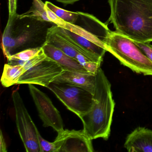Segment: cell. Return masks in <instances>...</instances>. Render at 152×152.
I'll return each mask as SVG.
<instances>
[{
  "mask_svg": "<svg viewBox=\"0 0 152 152\" xmlns=\"http://www.w3.org/2000/svg\"><path fill=\"white\" fill-rule=\"evenodd\" d=\"M78 13L79 18L75 23L70 24L65 22L62 28L71 31L106 49L107 42L111 33L107 25L90 14L81 12Z\"/></svg>",
  "mask_w": 152,
  "mask_h": 152,
  "instance_id": "obj_6",
  "label": "cell"
},
{
  "mask_svg": "<svg viewBox=\"0 0 152 152\" xmlns=\"http://www.w3.org/2000/svg\"><path fill=\"white\" fill-rule=\"evenodd\" d=\"M107 22L133 41L152 42V0H108Z\"/></svg>",
  "mask_w": 152,
  "mask_h": 152,
  "instance_id": "obj_1",
  "label": "cell"
},
{
  "mask_svg": "<svg viewBox=\"0 0 152 152\" xmlns=\"http://www.w3.org/2000/svg\"><path fill=\"white\" fill-rule=\"evenodd\" d=\"M12 98L17 127L26 152H41L38 137L39 132L32 120L18 91H13Z\"/></svg>",
  "mask_w": 152,
  "mask_h": 152,
  "instance_id": "obj_7",
  "label": "cell"
},
{
  "mask_svg": "<svg viewBox=\"0 0 152 152\" xmlns=\"http://www.w3.org/2000/svg\"><path fill=\"white\" fill-rule=\"evenodd\" d=\"M55 142L58 152H93L92 140L83 130L64 129L58 132Z\"/></svg>",
  "mask_w": 152,
  "mask_h": 152,
  "instance_id": "obj_10",
  "label": "cell"
},
{
  "mask_svg": "<svg viewBox=\"0 0 152 152\" xmlns=\"http://www.w3.org/2000/svg\"><path fill=\"white\" fill-rule=\"evenodd\" d=\"M47 88L68 110L80 117L88 112L93 102V94L83 88L66 83H51Z\"/></svg>",
  "mask_w": 152,
  "mask_h": 152,
  "instance_id": "obj_5",
  "label": "cell"
},
{
  "mask_svg": "<svg viewBox=\"0 0 152 152\" xmlns=\"http://www.w3.org/2000/svg\"><path fill=\"white\" fill-rule=\"evenodd\" d=\"M45 6L54 12L58 17L66 23L75 24L79 16L78 12H73L62 9L49 1H46Z\"/></svg>",
  "mask_w": 152,
  "mask_h": 152,
  "instance_id": "obj_16",
  "label": "cell"
},
{
  "mask_svg": "<svg viewBox=\"0 0 152 152\" xmlns=\"http://www.w3.org/2000/svg\"><path fill=\"white\" fill-rule=\"evenodd\" d=\"M64 71L59 64L47 56L36 65L26 69L17 84H36L47 88Z\"/></svg>",
  "mask_w": 152,
  "mask_h": 152,
  "instance_id": "obj_8",
  "label": "cell"
},
{
  "mask_svg": "<svg viewBox=\"0 0 152 152\" xmlns=\"http://www.w3.org/2000/svg\"><path fill=\"white\" fill-rule=\"evenodd\" d=\"M28 87L43 126L51 127L57 132L64 130L61 115L50 99L34 84H28Z\"/></svg>",
  "mask_w": 152,
  "mask_h": 152,
  "instance_id": "obj_9",
  "label": "cell"
},
{
  "mask_svg": "<svg viewBox=\"0 0 152 152\" xmlns=\"http://www.w3.org/2000/svg\"><path fill=\"white\" fill-rule=\"evenodd\" d=\"M19 17L20 18H29L42 22L51 23L48 18L45 3H43L41 0H33L32 6L30 10L19 15Z\"/></svg>",
  "mask_w": 152,
  "mask_h": 152,
  "instance_id": "obj_15",
  "label": "cell"
},
{
  "mask_svg": "<svg viewBox=\"0 0 152 152\" xmlns=\"http://www.w3.org/2000/svg\"><path fill=\"white\" fill-rule=\"evenodd\" d=\"M66 83L85 89L94 95L96 86V76L91 74L64 70L53 82Z\"/></svg>",
  "mask_w": 152,
  "mask_h": 152,
  "instance_id": "obj_12",
  "label": "cell"
},
{
  "mask_svg": "<svg viewBox=\"0 0 152 152\" xmlns=\"http://www.w3.org/2000/svg\"><path fill=\"white\" fill-rule=\"evenodd\" d=\"M96 76L92 106L80 119L83 124V130L91 139L102 138L107 140L111 132L115 103L113 99L111 83L100 67Z\"/></svg>",
  "mask_w": 152,
  "mask_h": 152,
  "instance_id": "obj_2",
  "label": "cell"
},
{
  "mask_svg": "<svg viewBox=\"0 0 152 152\" xmlns=\"http://www.w3.org/2000/svg\"><path fill=\"white\" fill-rule=\"evenodd\" d=\"M25 71L23 66L5 64L1 78L2 86L8 88L17 84L19 77Z\"/></svg>",
  "mask_w": 152,
  "mask_h": 152,
  "instance_id": "obj_14",
  "label": "cell"
},
{
  "mask_svg": "<svg viewBox=\"0 0 152 152\" xmlns=\"http://www.w3.org/2000/svg\"><path fill=\"white\" fill-rule=\"evenodd\" d=\"M134 42L137 46L143 51V53L152 62V45L147 42Z\"/></svg>",
  "mask_w": 152,
  "mask_h": 152,
  "instance_id": "obj_19",
  "label": "cell"
},
{
  "mask_svg": "<svg viewBox=\"0 0 152 152\" xmlns=\"http://www.w3.org/2000/svg\"><path fill=\"white\" fill-rule=\"evenodd\" d=\"M124 147L129 152H152V130L139 127L127 136Z\"/></svg>",
  "mask_w": 152,
  "mask_h": 152,
  "instance_id": "obj_11",
  "label": "cell"
},
{
  "mask_svg": "<svg viewBox=\"0 0 152 152\" xmlns=\"http://www.w3.org/2000/svg\"><path fill=\"white\" fill-rule=\"evenodd\" d=\"M38 137L41 152H58L57 148L55 141L50 142L46 140L42 137L40 132Z\"/></svg>",
  "mask_w": 152,
  "mask_h": 152,
  "instance_id": "obj_18",
  "label": "cell"
},
{
  "mask_svg": "<svg viewBox=\"0 0 152 152\" xmlns=\"http://www.w3.org/2000/svg\"><path fill=\"white\" fill-rule=\"evenodd\" d=\"M42 49V48L25 50L10 57L7 58V60L26 62L36 56Z\"/></svg>",
  "mask_w": 152,
  "mask_h": 152,
  "instance_id": "obj_17",
  "label": "cell"
},
{
  "mask_svg": "<svg viewBox=\"0 0 152 152\" xmlns=\"http://www.w3.org/2000/svg\"><path fill=\"white\" fill-rule=\"evenodd\" d=\"M57 1L64 4H72L79 0H56Z\"/></svg>",
  "mask_w": 152,
  "mask_h": 152,
  "instance_id": "obj_22",
  "label": "cell"
},
{
  "mask_svg": "<svg viewBox=\"0 0 152 152\" xmlns=\"http://www.w3.org/2000/svg\"><path fill=\"white\" fill-rule=\"evenodd\" d=\"M7 146L5 142V139L2 134V131H0V152H7Z\"/></svg>",
  "mask_w": 152,
  "mask_h": 152,
  "instance_id": "obj_21",
  "label": "cell"
},
{
  "mask_svg": "<svg viewBox=\"0 0 152 152\" xmlns=\"http://www.w3.org/2000/svg\"><path fill=\"white\" fill-rule=\"evenodd\" d=\"M53 23L29 18H20L16 14L9 18L2 37V49L7 58L29 49L42 48L47 41Z\"/></svg>",
  "mask_w": 152,
  "mask_h": 152,
  "instance_id": "obj_3",
  "label": "cell"
},
{
  "mask_svg": "<svg viewBox=\"0 0 152 152\" xmlns=\"http://www.w3.org/2000/svg\"><path fill=\"white\" fill-rule=\"evenodd\" d=\"M17 5V0H8L9 17H11L16 14Z\"/></svg>",
  "mask_w": 152,
  "mask_h": 152,
  "instance_id": "obj_20",
  "label": "cell"
},
{
  "mask_svg": "<svg viewBox=\"0 0 152 152\" xmlns=\"http://www.w3.org/2000/svg\"><path fill=\"white\" fill-rule=\"evenodd\" d=\"M42 48L46 56L59 64L64 70L91 74L87 72L77 60L70 57L56 47L46 43Z\"/></svg>",
  "mask_w": 152,
  "mask_h": 152,
  "instance_id": "obj_13",
  "label": "cell"
},
{
  "mask_svg": "<svg viewBox=\"0 0 152 152\" xmlns=\"http://www.w3.org/2000/svg\"><path fill=\"white\" fill-rule=\"evenodd\" d=\"M107 51L121 64L133 72L152 76V62L133 41L117 32L111 31L106 46Z\"/></svg>",
  "mask_w": 152,
  "mask_h": 152,
  "instance_id": "obj_4",
  "label": "cell"
}]
</instances>
